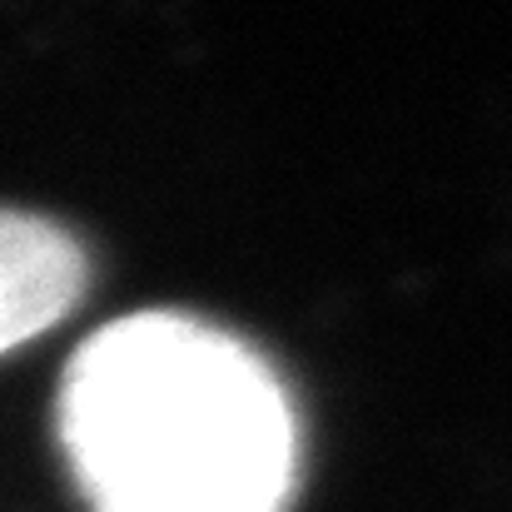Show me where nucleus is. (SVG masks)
Returning a JSON list of instances; mask_svg holds the SVG:
<instances>
[{"instance_id":"nucleus-1","label":"nucleus","mask_w":512,"mask_h":512,"mask_svg":"<svg viewBox=\"0 0 512 512\" xmlns=\"http://www.w3.org/2000/svg\"><path fill=\"white\" fill-rule=\"evenodd\" d=\"M55 428L90 512H284L299 483L279 373L239 334L174 309L80 343Z\"/></svg>"},{"instance_id":"nucleus-2","label":"nucleus","mask_w":512,"mask_h":512,"mask_svg":"<svg viewBox=\"0 0 512 512\" xmlns=\"http://www.w3.org/2000/svg\"><path fill=\"white\" fill-rule=\"evenodd\" d=\"M90 259L80 239L25 209H0V353L55 329L85 294Z\"/></svg>"}]
</instances>
